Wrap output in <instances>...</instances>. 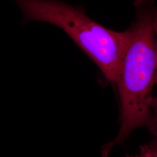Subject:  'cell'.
<instances>
[{
    "mask_svg": "<svg viewBox=\"0 0 157 157\" xmlns=\"http://www.w3.org/2000/svg\"><path fill=\"white\" fill-rule=\"evenodd\" d=\"M136 19L126 30L127 41L116 83L121 101V126L117 137L101 149L106 157L136 128L156 134L157 9L155 0H135Z\"/></svg>",
    "mask_w": 157,
    "mask_h": 157,
    "instance_id": "1",
    "label": "cell"
},
{
    "mask_svg": "<svg viewBox=\"0 0 157 157\" xmlns=\"http://www.w3.org/2000/svg\"><path fill=\"white\" fill-rule=\"evenodd\" d=\"M24 22L48 23L67 34L95 62L107 80L116 83L127 41V32H116L89 17L84 8L61 0H14Z\"/></svg>",
    "mask_w": 157,
    "mask_h": 157,
    "instance_id": "2",
    "label": "cell"
},
{
    "mask_svg": "<svg viewBox=\"0 0 157 157\" xmlns=\"http://www.w3.org/2000/svg\"><path fill=\"white\" fill-rule=\"evenodd\" d=\"M126 157H157V140L154 139L148 144L141 146L138 154L136 155L126 154Z\"/></svg>",
    "mask_w": 157,
    "mask_h": 157,
    "instance_id": "3",
    "label": "cell"
}]
</instances>
